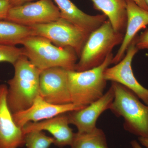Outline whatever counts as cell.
Masks as SVG:
<instances>
[{
	"mask_svg": "<svg viewBox=\"0 0 148 148\" xmlns=\"http://www.w3.org/2000/svg\"><path fill=\"white\" fill-rule=\"evenodd\" d=\"M13 66L14 75L8 82L7 92L8 104L12 114L28 109L39 95L42 71L24 55Z\"/></svg>",
	"mask_w": 148,
	"mask_h": 148,
	"instance_id": "6da1fadb",
	"label": "cell"
},
{
	"mask_svg": "<svg viewBox=\"0 0 148 148\" xmlns=\"http://www.w3.org/2000/svg\"><path fill=\"white\" fill-rule=\"evenodd\" d=\"M24 55L40 71L61 67L67 71H75L78 56L70 47L53 45L44 37L32 36L21 41Z\"/></svg>",
	"mask_w": 148,
	"mask_h": 148,
	"instance_id": "7a4b0ae2",
	"label": "cell"
},
{
	"mask_svg": "<svg viewBox=\"0 0 148 148\" xmlns=\"http://www.w3.org/2000/svg\"><path fill=\"white\" fill-rule=\"evenodd\" d=\"M114 93L110 110L124 120L126 131L139 137L148 138V106L141 103L132 90L118 83L112 82Z\"/></svg>",
	"mask_w": 148,
	"mask_h": 148,
	"instance_id": "3957f363",
	"label": "cell"
},
{
	"mask_svg": "<svg viewBox=\"0 0 148 148\" xmlns=\"http://www.w3.org/2000/svg\"><path fill=\"white\" fill-rule=\"evenodd\" d=\"M113 57V54L111 53L103 64L86 71H68V84L72 103L85 107L103 96L107 82L103 75L105 70L112 64Z\"/></svg>",
	"mask_w": 148,
	"mask_h": 148,
	"instance_id": "277c9868",
	"label": "cell"
},
{
	"mask_svg": "<svg viewBox=\"0 0 148 148\" xmlns=\"http://www.w3.org/2000/svg\"><path fill=\"white\" fill-rule=\"evenodd\" d=\"M124 36V34L116 32L107 19L89 35L75 71H83L101 65L114 48L121 44Z\"/></svg>",
	"mask_w": 148,
	"mask_h": 148,
	"instance_id": "5b68a950",
	"label": "cell"
},
{
	"mask_svg": "<svg viewBox=\"0 0 148 148\" xmlns=\"http://www.w3.org/2000/svg\"><path fill=\"white\" fill-rule=\"evenodd\" d=\"M33 36L44 37L56 46L71 48L79 58L90 33L64 18L29 27Z\"/></svg>",
	"mask_w": 148,
	"mask_h": 148,
	"instance_id": "8992f818",
	"label": "cell"
},
{
	"mask_svg": "<svg viewBox=\"0 0 148 148\" xmlns=\"http://www.w3.org/2000/svg\"><path fill=\"white\" fill-rule=\"evenodd\" d=\"M60 18V11L52 0H38L11 8L6 20L31 27L52 22Z\"/></svg>",
	"mask_w": 148,
	"mask_h": 148,
	"instance_id": "52a82bcc",
	"label": "cell"
},
{
	"mask_svg": "<svg viewBox=\"0 0 148 148\" xmlns=\"http://www.w3.org/2000/svg\"><path fill=\"white\" fill-rule=\"evenodd\" d=\"M137 36V35L127 48L123 58L115 66L107 68L103 76L106 81L118 83L130 89L148 106V89L138 82L132 68L133 58L139 51L136 46Z\"/></svg>",
	"mask_w": 148,
	"mask_h": 148,
	"instance_id": "ba28073f",
	"label": "cell"
},
{
	"mask_svg": "<svg viewBox=\"0 0 148 148\" xmlns=\"http://www.w3.org/2000/svg\"><path fill=\"white\" fill-rule=\"evenodd\" d=\"M68 71L61 67L42 71L39 95L45 101L55 105L72 103L68 84Z\"/></svg>",
	"mask_w": 148,
	"mask_h": 148,
	"instance_id": "9c48e42d",
	"label": "cell"
},
{
	"mask_svg": "<svg viewBox=\"0 0 148 148\" xmlns=\"http://www.w3.org/2000/svg\"><path fill=\"white\" fill-rule=\"evenodd\" d=\"M84 108L73 103L62 105H55L45 101L39 95L29 108L12 114V115L16 125L22 128L28 123L38 122Z\"/></svg>",
	"mask_w": 148,
	"mask_h": 148,
	"instance_id": "30bf717a",
	"label": "cell"
},
{
	"mask_svg": "<svg viewBox=\"0 0 148 148\" xmlns=\"http://www.w3.org/2000/svg\"><path fill=\"white\" fill-rule=\"evenodd\" d=\"M114 98L112 86L100 99L80 110L68 112L70 124L73 125L80 133L89 132L96 127L98 118L105 111L110 110Z\"/></svg>",
	"mask_w": 148,
	"mask_h": 148,
	"instance_id": "8fae6325",
	"label": "cell"
},
{
	"mask_svg": "<svg viewBox=\"0 0 148 148\" xmlns=\"http://www.w3.org/2000/svg\"><path fill=\"white\" fill-rule=\"evenodd\" d=\"M8 86L0 84V148H18L25 145L22 128L14 120L7 102Z\"/></svg>",
	"mask_w": 148,
	"mask_h": 148,
	"instance_id": "7c38bea8",
	"label": "cell"
},
{
	"mask_svg": "<svg viewBox=\"0 0 148 148\" xmlns=\"http://www.w3.org/2000/svg\"><path fill=\"white\" fill-rule=\"evenodd\" d=\"M68 112L36 123L29 122L22 127L24 135L34 130L49 132L55 140L54 145L60 147L71 145L75 133L69 126Z\"/></svg>",
	"mask_w": 148,
	"mask_h": 148,
	"instance_id": "4fadbf2b",
	"label": "cell"
},
{
	"mask_svg": "<svg viewBox=\"0 0 148 148\" xmlns=\"http://www.w3.org/2000/svg\"><path fill=\"white\" fill-rule=\"evenodd\" d=\"M126 1L127 24L122 42L112 61V64L114 65L124 57L127 48L137 36V33L148 25V10L142 8L132 0Z\"/></svg>",
	"mask_w": 148,
	"mask_h": 148,
	"instance_id": "5bb4252c",
	"label": "cell"
},
{
	"mask_svg": "<svg viewBox=\"0 0 148 148\" xmlns=\"http://www.w3.org/2000/svg\"><path fill=\"white\" fill-rule=\"evenodd\" d=\"M60 11L61 18L90 33L108 19L104 14L91 15L85 13L71 0H53Z\"/></svg>",
	"mask_w": 148,
	"mask_h": 148,
	"instance_id": "9a60e30c",
	"label": "cell"
},
{
	"mask_svg": "<svg viewBox=\"0 0 148 148\" xmlns=\"http://www.w3.org/2000/svg\"><path fill=\"white\" fill-rule=\"evenodd\" d=\"M95 9L103 12L114 30L125 34L127 21L126 0H90Z\"/></svg>",
	"mask_w": 148,
	"mask_h": 148,
	"instance_id": "2e32d148",
	"label": "cell"
},
{
	"mask_svg": "<svg viewBox=\"0 0 148 148\" xmlns=\"http://www.w3.org/2000/svg\"><path fill=\"white\" fill-rule=\"evenodd\" d=\"M33 36L31 27L6 20H0V45L21 44L24 39Z\"/></svg>",
	"mask_w": 148,
	"mask_h": 148,
	"instance_id": "e0dca14e",
	"label": "cell"
},
{
	"mask_svg": "<svg viewBox=\"0 0 148 148\" xmlns=\"http://www.w3.org/2000/svg\"><path fill=\"white\" fill-rule=\"evenodd\" d=\"M71 148H108L106 135L96 127L89 132L75 133Z\"/></svg>",
	"mask_w": 148,
	"mask_h": 148,
	"instance_id": "ac0fdd59",
	"label": "cell"
},
{
	"mask_svg": "<svg viewBox=\"0 0 148 148\" xmlns=\"http://www.w3.org/2000/svg\"><path fill=\"white\" fill-rule=\"evenodd\" d=\"M54 143L53 137L47 136L42 131L34 130L24 136V145L27 148H49Z\"/></svg>",
	"mask_w": 148,
	"mask_h": 148,
	"instance_id": "d6986e66",
	"label": "cell"
},
{
	"mask_svg": "<svg viewBox=\"0 0 148 148\" xmlns=\"http://www.w3.org/2000/svg\"><path fill=\"white\" fill-rule=\"evenodd\" d=\"M24 55L23 48L17 47L15 45H0V63L8 62L14 65Z\"/></svg>",
	"mask_w": 148,
	"mask_h": 148,
	"instance_id": "ffe728a7",
	"label": "cell"
},
{
	"mask_svg": "<svg viewBox=\"0 0 148 148\" xmlns=\"http://www.w3.org/2000/svg\"><path fill=\"white\" fill-rule=\"evenodd\" d=\"M136 46L138 50H148V29L136 38Z\"/></svg>",
	"mask_w": 148,
	"mask_h": 148,
	"instance_id": "44dd1931",
	"label": "cell"
},
{
	"mask_svg": "<svg viewBox=\"0 0 148 148\" xmlns=\"http://www.w3.org/2000/svg\"><path fill=\"white\" fill-rule=\"evenodd\" d=\"M11 8L9 0H0V20H6Z\"/></svg>",
	"mask_w": 148,
	"mask_h": 148,
	"instance_id": "7402d4cb",
	"label": "cell"
},
{
	"mask_svg": "<svg viewBox=\"0 0 148 148\" xmlns=\"http://www.w3.org/2000/svg\"><path fill=\"white\" fill-rule=\"evenodd\" d=\"M38 1V0H9L11 7L18 6L24 5L27 3L32 2L34 1Z\"/></svg>",
	"mask_w": 148,
	"mask_h": 148,
	"instance_id": "603a6c76",
	"label": "cell"
},
{
	"mask_svg": "<svg viewBox=\"0 0 148 148\" xmlns=\"http://www.w3.org/2000/svg\"><path fill=\"white\" fill-rule=\"evenodd\" d=\"M132 1L135 2L137 5L140 6L142 8L148 10V6L146 4L145 0H132Z\"/></svg>",
	"mask_w": 148,
	"mask_h": 148,
	"instance_id": "cb8c5ba5",
	"label": "cell"
},
{
	"mask_svg": "<svg viewBox=\"0 0 148 148\" xmlns=\"http://www.w3.org/2000/svg\"><path fill=\"white\" fill-rule=\"evenodd\" d=\"M138 140L142 145L145 147L146 148H148V138L139 137Z\"/></svg>",
	"mask_w": 148,
	"mask_h": 148,
	"instance_id": "d4e9b609",
	"label": "cell"
},
{
	"mask_svg": "<svg viewBox=\"0 0 148 148\" xmlns=\"http://www.w3.org/2000/svg\"><path fill=\"white\" fill-rule=\"evenodd\" d=\"M132 148H143L136 140H132L130 142Z\"/></svg>",
	"mask_w": 148,
	"mask_h": 148,
	"instance_id": "484cf974",
	"label": "cell"
},
{
	"mask_svg": "<svg viewBox=\"0 0 148 148\" xmlns=\"http://www.w3.org/2000/svg\"><path fill=\"white\" fill-rule=\"evenodd\" d=\"M145 2L146 4L148 6V0H145Z\"/></svg>",
	"mask_w": 148,
	"mask_h": 148,
	"instance_id": "4316f807",
	"label": "cell"
}]
</instances>
